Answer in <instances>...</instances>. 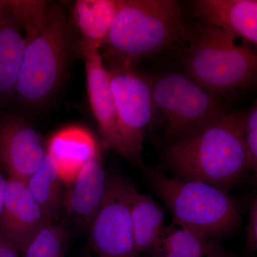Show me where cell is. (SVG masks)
Instances as JSON below:
<instances>
[{"label":"cell","instance_id":"1","mask_svg":"<svg viewBox=\"0 0 257 257\" xmlns=\"http://www.w3.org/2000/svg\"><path fill=\"white\" fill-rule=\"evenodd\" d=\"M25 34L15 98L27 109H42L58 93L81 55L80 39L73 20L53 2Z\"/></svg>","mask_w":257,"mask_h":257},{"label":"cell","instance_id":"2","mask_svg":"<svg viewBox=\"0 0 257 257\" xmlns=\"http://www.w3.org/2000/svg\"><path fill=\"white\" fill-rule=\"evenodd\" d=\"M245 114L226 112L217 119L172 142L167 165L179 178L228 189L249 171L244 141Z\"/></svg>","mask_w":257,"mask_h":257},{"label":"cell","instance_id":"3","mask_svg":"<svg viewBox=\"0 0 257 257\" xmlns=\"http://www.w3.org/2000/svg\"><path fill=\"white\" fill-rule=\"evenodd\" d=\"M180 5L175 0H121L101 48L106 69L135 68L184 37Z\"/></svg>","mask_w":257,"mask_h":257},{"label":"cell","instance_id":"4","mask_svg":"<svg viewBox=\"0 0 257 257\" xmlns=\"http://www.w3.org/2000/svg\"><path fill=\"white\" fill-rule=\"evenodd\" d=\"M146 175L172 214L173 224L215 241L239 226V204L226 189L199 181L168 177L153 169L147 170Z\"/></svg>","mask_w":257,"mask_h":257},{"label":"cell","instance_id":"5","mask_svg":"<svg viewBox=\"0 0 257 257\" xmlns=\"http://www.w3.org/2000/svg\"><path fill=\"white\" fill-rule=\"evenodd\" d=\"M191 37L184 51L186 74L220 96L248 85L257 68L255 52L236 43V37L205 23Z\"/></svg>","mask_w":257,"mask_h":257},{"label":"cell","instance_id":"6","mask_svg":"<svg viewBox=\"0 0 257 257\" xmlns=\"http://www.w3.org/2000/svg\"><path fill=\"white\" fill-rule=\"evenodd\" d=\"M151 85L155 109L165 117L166 137L172 142L195 133L227 112L219 96L187 74H161Z\"/></svg>","mask_w":257,"mask_h":257},{"label":"cell","instance_id":"7","mask_svg":"<svg viewBox=\"0 0 257 257\" xmlns=\"http://www.w3.org/2000/svg\"><path fill=\"white\" fill-rule=\"evenodd\" d=\"M106 69L126 158L141 164L144 140L156 110L151 82L133 67Z\"/></svg>","mask_w":257,"mask_h":257},{"label":"cell","instance_id":"8","mask_svg":"<svg viewBox=\"0 0 257 257\" xmlns=\"http://www.w3.org/2000/svg\"><path fill=\"white\" fill-rule=\"evenodd\" d=\"M131 185L121 176H108L105 197L89 226L90 246L96 257H143L134 239Z\"/></svg>","mask_w":257,"mask_h":257},{"label":"cell","instance_id":"9","mask_svg":"<svg viewBox=\"0 0 257 257\" xmlns=\"http://www.w3.org/2000/svg\"><path fill=\"white\" fill-rule=\"evenodd\" d=\"M47 154L40 133L28 119L15 114L0 116V167L8 177L26 183Z\"/></svg>","mask_w":257,"mask_h":257},{"label":"cell","instance_id":"10","mask_svg":"<svg viewBox=\"0 0 257 257\" xmlns=\"http://www.w3.org/2000/svg\"><path fill=\"white\" fill-rule=\"evenodd\" d=\"M80 50L85 67L89 104L97 122L102 146L126 157L111 92L109 74L100 50L80 44Z\"/></svg>","mask_w":257,"mask_h":257},{"label":"cell","instance_id":"11","mask_svg":"<svg viewBox=\"0 0 257 257\" xmlns=\"http://www.w3.org/2000/svg\"><path fill=\"white\" fill-rule=\"evenodd\" d=\"M48 220L26 183L8 177L4 209L0 220V234L20 253Z\"/></svg>","mask_w":257,"mask_h":257},{"label":"cell","instance_id":"12","mask_svg":"<svg viewBox=\"0 0 257 257\" xmlns=\"http://www.w3.org/2000/svg\"><path fill=\"white\" fill-rule=\"evenodd\" d=\"M59 175L68 184L91 161L99 158L98 143L87 128L69 126L52 135L47 147Z\"/></svg>","mask_w":257,"mask_h":257},{"label":"cell","instance_id":"13","mask_svg":"<svg viewBox=\"0 0 257 257\" xmlns=\"http://www.w3.org/2000/svg\"><path fill=\"white\" fill-rule=\"evenodd\" d=\"M108 175L99 158L84 166L65 191L64 209L82 227H89L107 187Z\"/></svg>","mask_w":257,"mask_h":257},{"label":"cell","instance_id":"14","mask_svg":"<svg viewBox=\"0 0 257 257\" xmlns=\"http://www.w3.org/2000/svg\"><path fill=\"white\" fill-rule=\"evenodd\" d=\"M193 5L205 23L256 45V0H197Z\"/></svg>","mask_w":257,"mask_h":257},{"label":"cell","instance_id":"15","mask_svg":"<svg viewBox=\"0 0 257 257\" xmlns=\"http://www.w3.org/2000/svg\"><path fill=\"white\" fill-rule=\"evenodd\" d=\"M25 49L23 30L8 6L0 11V104L16 97Z\"/></svg>","mask_w":257,"mask_h":257},{"label":"cell","instance_id":"16","mask_svg":"<svg viewBox=\"0 0 257 257\" xmlns=\"http://www.w3.org/2000/svg\"><path fill=\"white\" fill-rule=\"evenodd\" d=\"M130 215L137 251L150 256L165 232V213L163 208L150 196L130 189Z\"/></svg>","mask_w":257,"mask_h":257},{"label":"cell","instance_id":"17","mask_svg":"<svg viewBox=\"0 0 257 257\" xmlns=\"http://www.w3.org/2000/svg\"><path fill=\"white\" fill-rule=\"evenodd\" d=\"M121 0H78L74 3L73 22L80 44L100 50L105 42Z\"/></svg>","mask_w":257,"mask_h":257},{"label":"cell","instance_id":"18","mask_svg":"<svg viewBox=\"0 0 257 257\" xmlns=\"http://www.w3.org/2000/svg\"><path fill=\"white\" fill-rule=\"evenodd\" d=\"M215 240H208L173 224L166 227L151 257H218L224 253Z\"/></svg>","mask_w":257,"mask_h":257},{"label":"cell","instance_id":"19","mask_svg":"<svg viewBox=\"0 0 257 257\" xmlns=\"http://www.w3.org/2000/svg\"><path fill=\"white\" fill-rule=\"evenodd\" d=\"M26 184L48 220L55 221L64 209L65 184L47 154L41 167L29 178Z\"/></svg>","mask_w":257,"mask_h":257},{"label":"cell","instance_id":"20","mask_svg":"<svg viewBox=\"0 0 257 257\" xmlns=\"http://www.w3.org/2000/svg\"><path fill=\"white\" fill-rule=\"evenodd\" d=\"M67 234L62 224L47 223L21 252L22 257H64Z\"/></svg>","mask_w":257,"mask_h":257},{"label":"cell","instance_id":"21","mask_svg":"<svg viewBox=\"0 0 257 257\" xmlns=\"http://www.w3.org/2000/svg\"><path fill=\"white\" fill-rule=\"evenodd\" d=\"M49 1L9 0L8 8L23 32L36 23L46 10Z\"/></svg>","mask_w":257,"mask_h":257},{"label":"cell","instance_id":"22","mask_svg":"<svg viewBox=\"0 0 257 257\" xmlns=\"http://www.w3.org/2000/svg\"><path fill=\"white\" fill-rule=\"evenodd\" d=\"M243 141L247 154L249 170H257V107L256 104L245 114Z\"/></svg>","mask_w":257,"mask_h":257},{"label":"cell","instance_id":"23","mask_svg":"<svg viewBox=\"0 0 257 257\" xmlns=\"http://www.w3.org/2000/svg\"><path fill=\"white\" fill-rule=\"evenodd\" d=\"M247 228H246V251L253 253L257 249V199L251 200L248 212Z\"/></svg>","mask_w":257,"mask_h":257},{"label":"cell","instance_id":"24","mask_svg":"<svg viewBox=\"0 0 257 257\" xmlns=\"http://www.w3.org/2000/svg\"><path fill=\"white\" fill-rule=\"evenodd\" d=\"M0 257H22L18 248L0 234Z\"/></svg>","mask_w":257,"mask_h":257},{"label":"cell","instance_id":"25","mask_svg":"<svg viewBox=\"0 0 257 257\" xmlns=\"http://www.w3.org/2000/svg\"><path fill=\"white\" fill-rule=\"evenodd\" d=\"M8 178H6L3 170L0 167V220L4 209L5 199H6L7 189H8Z\"/></svg>","mask_w":257,"mask_h":257},{"label":"cell","instance_id":"26","mask_svg":"<svg viewBox=\"0 0 257 257\" xmlns=\"http://www.w3.org/2000/svg\"><path fill=\"white\" fill-rule=\"evenodd\" d=\"M7 6H8V1H5V0H0V11L3 9H5Z\"/></svg>","mask_w":257,"mask_h":257},{"label":"cell","instance_id":"27","mask_svg":"<svg viewBox=\"0 0 257 257\" xmlns=\"http://www.w3.org/2000/svg\"><path fill=\"white\" fill-rule=\"evenodd\" d=\"M81 257H96L95 256H94V255H92V253H89V252H86L84 253H83V255Z\"/></svg>","mask_w":257,"mask_h":257},{"label":"cell","instance_id":"28","mask_svg":"<svg viewBox=\"0 0 257 257\" xmlns=\"http://www.w3.org/2000/svg\"><path fill=\"white\" fill-rule=\"evenodd\" d=\"M218 257H233L232 256H231V255L229 254H226V253H223V254H221V256H218Z\"/></svg>","mask_w":257,"mask_h":257}]
</instances>
